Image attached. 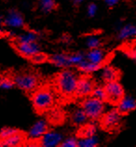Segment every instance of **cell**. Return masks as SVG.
Segmentation results:
<instances>
[{
    "label": "cell",
    "instance_id": "cell-13",
    "mask_svg": "<svg viewBox=\"0 0 136 147\" xmlns=\"http://www.w3.org/2000/svg\"><path fill=\"white\" fill-rule=\"evenodd\" d=\"M86 59L95 64L102 65L104 59H106V53H104L103 49H101L99 48L91 49L90 51L87 53Z\"/></svg>",
    "mask_w": 136,
    "mask_h": 147
},
{
    "label": "cell",
    "instance_id": "cell-29",
    "mask_svg": "<svg viewBox=\"0 0 136 147\" xmlns=\"http://www.w3.org/2000/svg\"><path fill=\"white\" fill-rule=\"evenodd\" d=\"M62 147H77L78 146V141H76L75 138H67L62 142L60 144Z\"/></svg>",
    "mask_w": 136,
    "mask_h": 147
},
{
    "label": "cell",
    "instance_id": "cell-25",
    "mask_svg": "<svg viewBox=\"0 0 136 147\" xmlns=\"http://www.w3.org/2000/svg\"><path fill=\"white\" fill-rule=\"evenodd\" d=\"M86 44H87V47L89 49H96V48H99L100 45H101V40L99 37H97L95 36H89L87 38V41H86Z\"/></svg>",
    "mask_w": 136,
    "mask_h": 147
},
{
    "label": "cell",
    "instance_id": "cell-33",
    "mask_svg": "<svg viewBox=\"0 0 136 147\" xmlns=\"http://www.w3.org/2000/svg\"><path fill=\"white\" fill-rule=\"evenodd\" d=\"M130 56L136 61V49H134V50H133V51H131V53L130 54Z\"/></svg>",
    "mask_w": 136,
    "mask_h": 147
},
{
    "label": "cell",
    "instance_id": "cell-4",
    "mask_svg": "<svg viewBox=\"0 0 136 147\" xmlns=\"http://www.w3.org/2000/svg\"><path fill=\"white\" fill-rule=\"evenodd\" d=\"M15 85L21 90L24 91H32L37 87L38 79L37 77L31 73L19 74L14 77Z\"/></svg>",
    "mask_w": 136,
    "mask_h": 147
},
{
    "label": "cell",
    "instance_id": "cell-1",
    "mask_svg": "<svg viewBox=\"0 0 136 147\" xmlns=\"http://www.w3.org/2000/svg\"><path fill=\"white\" fill-rule=\"evenodd\" d=\"M78 79L79 78L73 71L64 70L61 72L56 78L57 88L61 94L65 97H70L76 94Z\"/></svg>",
    "mask_w": 136,
    "mask_h": 147
},
{
    "label": "cell",
    "instance_id": "cell-18",
    "mask_svg": "<svg viewBox=\"0 0 136 147\" xmlns=\"http://www.w3.org/2000/svg\"><path fill=\"white\" fill-rule=\"evenodd\" d=\"M88 115L87 114L85 113V111L82 109H76L72 113L71 115V119H72V122L75 124V125H83L85 124V122L87 121L88 119Z\"/></svg>",
    "mask_w": 136,
    "mask_h": 147
},
{
    "label": "cell",
    "instance_id": "cell-35",
    "mask_svg": "<svg viewBox=\"0 0 136 147\" xmlns=\"http://www.w3.org/2000/svg\"><path fill=\"white\" fill-rule=\"evenodd\" d=\"M2 32V24H1V18H0V33Z\"/></svg>",
    "mask_w": 136,
    "mask_h": 147
},
{
    "label": "cell",
    "instance_id": "cell-6",
    "mask_svg": "<svg viewBox=\"0 0 136 147\" xmlns=\"http://www.w3.org/2000/svg\"><path fill=\"white\" fill-rule=\"evenodd\" d=\"M121 113L118 110L113 109L107 112L103 117L102 119V125L106 129H114L119 125L121 121Z\"/></svg>",
    "mask_w": 136,
    "mask_h": 147
},
{
    "label": "cell",
    "instance_id": "cell-17",
    "mask_svg": "<svg viewBox=\"0 0 136 147\" xmlns=\"http://www.w3.org/2000/svg\"><path fill=\"white\" fill-rule=\"evenodd\" d=\"M102 78L106 82H111V81L118 80V72L115 68L111 66H106L103 69L102 72Z\"/></svg>",
    "mask_w": 136,
    "mask_h": 147
},
{
    "label": "cell",
    "instance_id": "cell-19",
    "mask_svg": "<svg viewBox=\"0 0 136 147\" xmlns=\"http://www.w3.org/2000/svg\"><path fill=\"white\" fill-rule=\"evenodd\" d=\"M77 67L79 68L80 71H82L84 73H92V72H95L98 70V69H100L101 65L95 64V63H91V61H88L87 59H85Z\"/></svg>",
    "mask_w": 136,
    "mask_h": 147
},
{
    "label": "cell",
    "instance_id": "cell-20",
    "mask_svg": "<svg viewBox=\"0 0 136 147\" xmlns=\"http://www.w3.org/2000/svg\"><path fill=\"white\" fill-rule=\"evenodd\" d=\"M98 138L95 135L89 137H81L78 141V147H96L98 145Z\"/></svg>",
    "mask_w": 136,
    "mask_h": 147
},
{
    "label": "cell",
    "instance_id": "cell-23",
    "mask_svg": "<svg viewBox=\"0 0 136 147\" xmlns=\"http://www.w3.org/2000/svg\"><path fill=\"white\" fill-rule=\"evenodd\" d=\"M69 59L72 65L78 66V65L86 59V55H84V54L81 52H76V53H73L71 55H69Z\"/></svg>",
    "mask_w": 136,
    "mask_h": 147
},
{
    "label": "cell",
    "instance_id": "cell-34",
    "mask_svg": "<svg viewBox=\"0 0 136 147\" xmlns=\"http://www.w3.org/2000/svg\"><path fill=\"white\" fill-rule=\"evenodd\" d=\"M84 1V0H73V2L76 4V5H79V4H81Z\"/></svg>",
    "mask_w": 136,
    "mask_h": 147
},
{
    "label": "cell",
    "instance_id": "cell-8",
    "mask_svg": "<svg viewBox=\"0 0 136 147\" xmlns=\"http://www.w3.org/2000/svg\"><path fill=\"white\" fill-rule=\"evenodd\" d=\"M16 49L21 55L31 58L35 54L40 52V47L36 42H18Z\"/></svg>",
    "mask_w": 136,
    "mask_h": 147
},
{
    "label": "cell",
    "instance_id": "cell-7",
    "mask_svg": "<svg viewBox=\"0 0 136 147\" xmlns=\"http://www.w3.org/2000/svg\"><path fill=\"white\" fill-rule=\"evenodd\" d=\"M64 141V136L56 131H47L40 138L39 144L43 147H56L60 146Z\"/></svg>",
    "mask_w": 136,
    "mask_h": 147
},
{
    "label": "cell",
    "instance_id": "cell-3",
    "mask_svg": "<svg viewBox=\"0 0 136 147\" xmlns=\"http://www.w3.org/2000/svg\"><path fill=\"white\" fill-rule=\"evenodd\" d=\"M82 108L91 119H98L103 115L104 110V100L95 97H89L82 102Z\"/></svg>",
    "mask_w": 136,
    "mask_h": 147
},
{
    "label": "cell",
    "instance_id": "cell-16",
    "mask_svg": "<svg viewBox=\"0 0 136 147\" xmlns=\"http://www.w3.org/2000/svg\"><path fill=\"white\" fill-rule=\"evenodd\" d=\"M136 36V26L131 24H127L122 26L119 29L118 32V38L121 40H126L129 38H133Z\"/></svg>",
    "mask_w": 136,
    "mask_h": 147
},
{
    "label": "cell",
    "instance_id": "cell-21",
    "mask_svg": "<svg viewBox=\"0 0 136 147\" xmlns=\"http://www.w3.org/2000/svg\"><path fill=\"white\" fill-rule=\"evenodd\" d=\"M38 4L41 11H43L44 13L50 12L56 7L55 0H38Z\"/></svg>",
    "mask_w": 136,
    "mask_h": 147
},
{
    "label": "cell",
    "instance_id": "cell-31",
    "mask_svg": "<svg viewBox=\"0 0 136 147\" xmlns=\"http://www.w3.org/2000/svg\"><path fill=\"white\" fill-rule=\"evenodd\" d=\"M88 15L90 17H94L95 14L97 13V10H98V9H97V6L95 3H91L90 5L88 6Z\"/></svg>",
    "mask_w": 136,
    "mask_h": 147
},
{
    "label": "cell",
    "instance_id": "cell-24",
    "mask_svg": "<svg viewBox=\"0 0 136 147\" xmlns=\"http://www.w3.org/2000/svg\"><path fill=\"white\" fill-rule=\"evenodd\" d=\"M96 132V129L94 126L92 125H89V126H85L82 129H80V137H89V136H93L95 135Z\"/></svg>",
    "mask_w": 136,
    "mask_h": 147
},
{
    "label": "cell",
    "instance_id": "cell-11",
    "mask_svg": "<svg viewBox=\"0 0 136 147\" xmlns=\"http://www.w3.org/2000/svg\"><path fill=\"white\" fill-rule=\"evenodd\" d=\"M48 131V123L45 120H38L31 127L29 130V136L33 140L40 139Z\"/></svg>",
    "mask_w": 136,
    "mask_h": 147
},
{
    "label": "cell",
    "instance_id": "cell-10",
    "mask_svg": "<svg viewBox=\"0 0 136 147\" xmlns=\"http://www.w3.org/2000/svg\"><path fill=\"white\" fill-rule=\"evenodd\" d=\"M5 24L10 28H21L24 24V20L19 11L11 9L5 18Z\"/></svg>",
    "mask_w": 136,
    "mask_h": 147
},
{
    "label": "cell",
    "instance_id": "cell-30",
    "mask_svg": "<svg viewBox=\"0 0 136 147\" xmlns=\"http://www.w3.org/2000/svg\"><path fill=\"white\" fill-rule=\"evenodd\" d=\"M31 60H32L35 63H42L43 61H45L47 60V56L43 53L38 52L37 54H35L34 56L31 57Z\"/></svg>",
    "mask_w": 136,
    "mask_h": 147
},
{
    "label": "cell",
    "instance_id": "cell-28",
    "mask_svg": "<svg viewBox=\"0 0 136 147\" xmlns=\"http://www.w3.org/2000/svg\"><path fill=\"white\" fill-rule=\"evenodd\" d=\"M15 85L14 80H11L7 77H2L0 78V88L2 90H10Z\"/></svg>",
    "mask_w": 136,
    "mask_h": 147
},
{
    "label": "cell",
    "instance_id": "cell-22",
    "mask_svg": "<svg viewBox=\"0 0 136 147\" xmlns=\"http://www.w3.org/2000/svg\"><path fill=\"white\" fill-rule=\"evenodd\" d=\"M38 39V36L34 32H26L21 34L18 37V42H36Z\"/></svg>",
    "mask_w": 136,
    "mask_h": 147
},
{
    "label": "cell",
    "instance_id": "cell-27",
    "mask_svg": "<svg viewBox=\"0 0 136 147\" xmlns=\"http://www.w3.org/2000/svg\"><path fill=\"white\" fill-rule=\"evenodd\" d=\"M91 96L95 97L97 99H100L102 100H106V88H94L93 90Z\"/></svg>",
    "mask_w": 136,
    "mask_h": 147
},
{
    "label": "cell",
    "instance_id": "cell-14",
    "mask_svg": "<svg viewBox=\"0 0 136 147\" xmlns=\"http://www.w3.org/2000/svg\"><path fill=\"white\" fill-rule=\"evenodd\" d=\"M50 61L57 67L61 68H67L72 65L71 61L69 59V55L64 53H56L50 57Z\"/></svg>",
    "mask_w": 136,
    "mask_h": 147
},
{
    "label": "cell",
    "instance_id": "cell-15",
    "mask_svg": "<svg viewBox=\"0 0 136 147\" xmlns=\"http://www.w3.org/2000/svg\"><path fill=\"white\" fill-rule=\"evenodd\" d=\"M23 135L18 131L17 133L11 135L10 137L0 141V147H15L19 146L23 142Z\"/></svg>",
    "mask_w": 136,
    "mask_h": 147
},
{
    "label": "cell",
    "instance_id": "cell-9",
    "mask_svg": "<svg viewBox=\"0 0 136 147\" xmlns=\"http://www.w3.org/2000/svg\"><path fill=\"white\" fill-rule=\"evenodd\" d=\"M93 90H94V83L92 79L89 76H82L78 79L76 94L80 97H84L91 94Z\"/></svg>",
    "mask_w": 136,
    "mask_h": 147
},
{
    "label": "cell",
    "instance_id": "cell-26",
    "mask_svg": "<svg viewBox=\"0 0 136 147\" xmlns=\"http://www.w3.org/2000/svg\"><path fill=\"white\" fill-rule=\"evenodd\" d=\"M18 129H13V127H4L0 131V141L1 140H5V139L10 137L11 135H13L15 133L18 132Z\"/></svg>",
    "mask_w": 136,
    "mask_h": 147
},
{
    "label": "cell",
    "instance_id": "cell-2",
    "mask_svg": "<svg viewBox=\"0 0 136 147\" xmlns=\"http://www.w3.org/2000/svg\"><path fill=\"white\" fill-rule=\"evenodd\" d=\"M32 102L37 111L43 112L52 106L54 102V95L49 88H40L34 92Z\"/></svg>",
    "mask_w": 136,
    "mask_h": 147
},
{
    "label": "cell",
    "instance_id": "cell-5",
    "mask_svg": "<svg viewBox=\"0 0 136 147\" xmlns=\"http://www.w3.org/2000/svg\"><path fill=\"white\" fill-rule=\"evenodd\" d=\"M104 88L106 91V100L111 103L118 104L119 100L124 97V88L116 80L107 82Z\"/></svg>",
    "mask_w": 136,
    "mask_h": 147
},
{
    "label": "cell",
    "instance_id": "cell-32",
    "mask_svg": "<svg viewBox=\"0 0 136 147\" xmlns=\"http://www.w3.org/2000/svg\"><path fill=\"white\" fill-rule=\"evenodd\" d=\"M108 7H114L118 3V0H104Z\"/></svg>",
    "mask_w": 136,
    "mask_h": 147
},
{
    "label": "cell",
    "instance_id": "cell-12",
    "mask_svg": "<svg viewBox=\"0 0 136 147\" xmlns=\"http://www.w3.org/2000/svg\"><path fill=\"white\" fill-rule=\"evenodd\" d=\"M118 109L121 114L125 115L136 109V99L131 96H125L118 103Z\"/></svg>",
    "mask_w": 136,
    "mask_h": 147
}]
</instances>
